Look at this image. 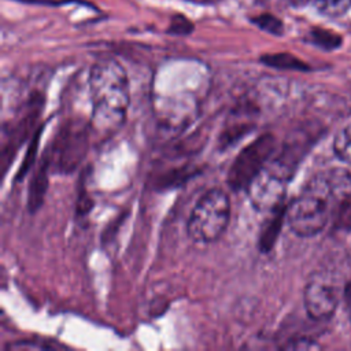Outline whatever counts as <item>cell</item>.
<instances>
[{"label":"cell","mask_w":351,"mask_h":351,"mask_svg":"<svg viewBox=\"0 0 351 351\" xmlns=\"http://www.w3.org/2000/svg\"><path fill=\"white\" fill-rule=\"evenodd\" d=\"M339 300V287L328 274L315 273L310 277L303 291V303L310 318L329 319L335 314Z\"/></svg>","instance_id":"6"},{"label":"cell","mask_w":351,"mask_h":351,"mask_svg":"<svg viewBox=\"0 0 351 351\" xmlns=\"http://www.w3.org/2000/svg\"><path fill=\"white\" fill-rule=\"evenodd\" d=\"M276 140L270 133L256 137L252 143L245 145L232 162L226 182L233 191H240L258 176V173L271 159L274 152Z\"/></svg>","instance_id":"4"},{"label":"cell","mask_w":351,"mask_h":351,"mask_svg":"<svg viewBox=\"0 0 351 351\" xmlns=\"http://www.w3.org/2000/svg\"><path fill=\"white\" fill-rule=\"evenodd\" d=\"M351 177L344 171L314 176L287 207V222L299 237H313L324 230L344 197Z\"/></svg>","instance_id":"1"},{"label":"cell","mask_w":351,"mask_h":351,"mask_svg":"<svg viewBox=\"0 0 351 351\" xmlns=\"http://www.w3.org/2000/svg\"><path fill=\"white\" fill-rule=\"evenodd\" d=\"M289 177L271 160L248 184L245 192L252 207L261 213H271L284 204Z\"/></svg>","instance_id":"5"},{"label":"cell","mask_w":351,"mask_h":351,"mask_svg":"<svg viewBox=\"0 0 351 351\" xmlns=\"http://www.w3.org/2000/svg\"><path fill=\"white\" fill-rule=\"evenodd\" d=\"M344 298H346V302H347V306L351 311V281L346 285V289H344Z\"/></svg>","instance_id":"18"},{"label":"cell","mask_w":351,"mask_h":351,"mask_svg":"<svg viewBox=\"0 0 351 351\" xmlns=\"http://www.w3.org/2000/svg\"><path fill=\"white\" fill-rule=\"evenodd\" d=\"M185 1H189V3H195V4H207V3H210L211 0H185Z\"/></svg>","instance_id":"19"},{"label":"cell","mask_w":351,"mask_h":351,"mask_svg":"<svg viewBox=\"0 0 351 351\" xmlns=\"http://www.w3.org/2000/svg\"><path fill=\"white\" fill-rule=\"evenodd\" d=\"M308 43H311L313 45L325 49V51H333L336 48H339L343 43L341 36L328 30V29H322V27H313L306 38Z\"/></svg>","instance_id":"11"},{"label":"cell","mask_w":351,"mask_h":351,"mask_svg":"<svg viewBox=\"0 0 351 351\" xmlns=\"http://www.w3.org/2000/svg\"><path fill=\"white\" fill-rule=\"evenodd\" d=\"M314 5L321 14L337 18L351 8V0H314Z\"/></svg>","instance_id":"14"},{"label":"cell","mask_w":351,"mask_h":351,"mask_svg":"<svg viewBox=\"0 0 351 351\" xmlns=\"http://www.w3.org/2000/svg\"><path fill=\"white\" fill-rule=\"evenodd\" d=\"M229 218L230 202L226 191L211 188L200 196L189 214L188 236L196 243H214L223 234Z\"/></svg>","instance_id":"3"},{"label":"cell","mask_w":351,"mask_h":351,"mask_svg":"<svg viewBox=\"0 0 351 351\" xmlns=\"http://www.w3.org/2000/svg\"><path fill=\"white\" fill-rule=\"evenodd\" d=\"M250 22L254 23L258 29H261L269 34H273V36L284 34V22L278 16H276L270 12H262V14L254 15L250 18Z\"/></svg>","instance_id":"12"},{"label":"cell","mask_w":351,"mask_h":351,"mask_svg":"<svg viewBox=\"0 0 351 351\" xmlns=\"http://www.w3.org/2000/svg\"><path fill=\"white\" fill-rule=\"evenodd\" d=\"M284 219H287V207L282 204L281 207L271 211V218L266 222V225L262 229L259 237V250L262 252H269L273 248L280 234Z\"/></svg>","instance_id":"9"},{"label":"cell","mask_w":351,"mask_h":351,"mask_svg":"<svg viewBox=\"0 0 351 351\" xmlns=\"http://www.w3.org/2000/svg\"><path fill=\"white\" fill-rule=\"evenodd\" d=\"M86 129L78 122L69 123L60 132L52 154L60 171H70L81 162L86 149Z\"/></svg>","instance_id":"7"},{"label":"cell","mask_w":351,"mask_h":351,"mask_svg":"<svg viewBox=\"0 0 351 351\" xmlns=\"http://www.w3.org/2000/svg\"><path fill=\"white\" fill-rule=\"evenodd\" d=\"M48 169H49V158L45 156L40 166L37 167L33 181L30 184L29 188V199H27V204H29V210L30 211H36L40 208V206L43 204L44 200V195L47 191V185H48Z\"/></svg>","instance_id":"8"},{"label":"cell","mask_w":351,"mask_h":351,"mask_svg":"<svg viewBox=\"0 0 351 351\" xmlns=\"http://www.w3.org/2000/svg\"><path fill=\"white\" fill-rule=\"evenodd\" d=\"M259 60L274 69L281 70H296V71H308L310 66L304 63L302 59L296 58L292 53L288 52H278V53H265L259 58Z\"/></svg>","instance_id":"10"},{"label":"cell","mask_w":351,"mask_h":351,"mask_svg":"<svg viewBox=\"0 0 351 351\" xmlns=\"http://www.w3.org/2000/svg\"><path fill=\"white\" fill-rule=\"evenodd\" d=\"M88 84L92 101L90 129L107 137L115 133L126 119L130 104L126 70L112 58L96 60L90 66Z\"/></svg>","instance_id":"2"},{"label":"cell","mask_w":351,"mask_h":351,"mask_svg":"<svg viewBox=\"0 0 351 351\" xmlns=\"http://www.w3.org/2000/svg\"><path fill=\"white\" fill-rule=\"evenodd\" d=\"M288 3L295 8H300V7H306L310 3H314V0H288Z\"/></svg>","instance_id":"17"},{"label":"cell","mask_w":351,"mask_h":351,"mask_svg":"<svg viewBox=\"0 0 351 351\" xmlns=\"http://www.w3.org/2000/svg\"><path fill=\"white\" fill-rule=\"evenodd\" d=\"M195 30L193 22L186 18L184 14H173L170 16V23L166 29V33L173 36H188Z\"/></svg>","instance_id":"15"},{"label":"cell","mask_w":351,"mask_h":351,"mask_svg":"<svg viewBox=\"0 0 351 351\" xmlns=\"http://www.w3.org/2000/svg\"><path fill=\"white\" fill-rule=\"evenodd\" d=\"M336 226L351 229V195H347L336 211Z\"/></svg>","instance_id":"16"},{"label":"cell","mask_w":351,"mask_h":351,"mask_svg":"<svg viewBox=\"0 0 351 351\" xmlns=\"http://www.w3.org/2000/svg\"><path fill=\"white\" fill-rule=\"evenodd\" d=\"M333 152L344 163L351 165V123L344 126L333 140Z\"/></svg>","instance_id":"13"}]
</instances>
